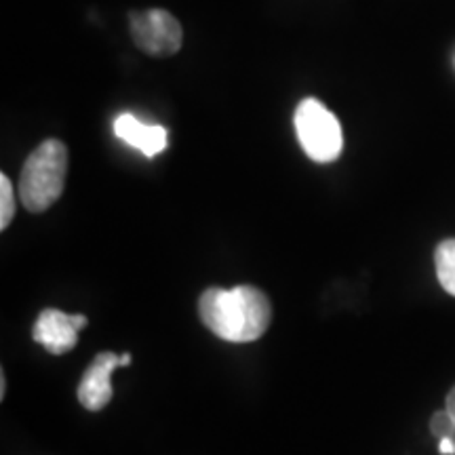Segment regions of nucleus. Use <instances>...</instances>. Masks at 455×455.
<instances>
[{
	"label": "nucleus",
	"instance_id": "f257e3e1",
	"mask_svg": "<svg viewBox=\"0 0 455 455\" xmlns=\"http://www.w3.org/2000/svg\"><path fill=\"white\" fill-rule=\"evenodd\" d=\"M203 325L232 344H247L266 333L272 318L268 295L258 287L207 289L198 299Z\"/></svg>",
	"mask_w": 455,
	"mask_h": 455
},
{
	"label": "nucleus",
	"instance_id": "39448f33",
	"mask_svg": "<svg viewBox=\"0 0 455 455\" xmlns=\"http://www.w3.org/2000/svg\"><path fill=\"white\" fill-rule=\"evenodd\" d=\"M89 325L84 315H66V312L47 308L34 323L32 338L51 355H66L78 344V331Z\"/></svg>",
	"mask_w": 455,
	"mask_h": 455
},
{
	"label": "nucleus",
	"instance_id": "9b49d317",
	"mask_svg": "<svg viewBox=\"0 0 455 455\" xmlns=\"http://www.w3.org/2000/svg\"><path fill=\"white\" fill-rule=\"evenodd\" d=\"M439 453L441 455H455V439H441Z\"/></svg>",
	"mask_w": 455,
	"mask_h": 455
},
{
	"label": "nucleus",
	"instance_id": "423d86ee",
	"mask_svg": "<svg viewBox=\"0 0 455 455\" xmlns=\"http://www.w3.org/2000/svg\"><path fill=\"white\" fill-rule=\"evenodd\" d=\"M116 367H121V356L114 352H101L93 358L76 390L84 409L101 411L112 401V373Z\"/></svg>",
	"mask_w": 455,
	"mask_h": 455
},
{
	"label": "nucleus",
	"instance_id": "9d476101",
	"mask_svg": "<svg viewBox=\"0 0 455 455\" xmlns=\"http://www.w3.org/2000/svg\"><path fill=\"white\" fill-rule=\"evenodd\" d=\"M430 432L436 436V439H455V422L449 415V411H439L432 415L430 419Z\"/></svg>",
	"mask_w": 455,
	"mask_h": 455
},
{
	"label": "nucleus",
	"instance_id": "ddd939ff",
	"mask_svg": "<svg viewBox=\"0 0 455 455\" xmlns=\"http://www.w3.org/2000/svg\"><path fill=\"white\" fill-rule=\"evenodd\" d=\"M4 392H7V379H4L3 373V378H0V398H4Z\"/></svg>",
	"mask_w": 455,
	"mask_h": 455
},
{
	"label": "nucleus",
	"instance_id": "6e6552de",
	"mask_svg": "<svg viewBox=\"0 0 455 455\" xmlns=\"http://www.w3.org/2000/svg\"><path fill=\"white\" fill-rule=\"evenodd\" d=\"M435 266L441 287L455 298V238H445L436 247Z\"/></svg>",
	"mask_w": 455,
	"mask_h": 455
},
{
	"label": "nucleus",
	"instance_id": "f8f14e48",
	"mask_svg": "<svg viewBox=\"0 0 455 455\" xmlns=\"http://www.w3.org/2000/svg\"><path fill=\"white\" fill-rule=\"evenodd\" d=\"M445 409H447L449 415H451V418H453V422H455V386H453V388H451V392H449V395H447Z\"/></svg>",
	"mask_w": 455,
	"mask_h": 455
},
{
	"label": "nucleus",
	"instance_id": "20e7f679",
	"mask_svg": "<svg viewBox=\"0 0 455 455\" xmlns=\"http://www.w3.org/2000/svg\"><path fill=\"white\" fill-rule=\"evenodd\" d=\"M131 36L144 53L152 57H169L181 49L184 30L178 17L164 9H150L131 13Z\"/></svg>",
	"mask_w": 455,
	"mask_h": 455
},
{
	"label": "nucleus",
	"instance_id": "0eeeda50",
	"mask_svg": "<svg viewBox=\"0 0 455 455\" xmlns=\"http://www.w3.org/2000/svg\"><path fill=\"white\" fill-rule=\"evenodd\" d=\"M114 133L118 140L140 150L148 158L161 155L167 148V129L161 124H144L133 114H121L114 121Z\"/></svg>",
	"mask_w": 455,
	"mask_h": 455
},
{
	"label": "nucleus",
	"instance_id": "f03ea898",
	"mask_svg": "<svg viewBox=\"0 0 455 455\" xmlns=\"http://www.w3.org/2000/svg\"><path fill=\"white\" fill-rule=\"evenodd\" d=\"M68 173V148L60 140L43 141L28 156L20 178V198L32 213H43L61 196Z\"/></svg>",
	"mask_w": 455,
	"mask_h": 455
},
{
	"label": "nucleus",
	"instance_id": "1a4fd4ad",
	"mask_svg": "<svg viewBox=\"0 0 455 455\" xmlns=\"http://www.w3.org/2000/svg\"><path fill=\"white\" fill-rule=\"evenodd\" d=\"M15 215L13 186L7 175H0V230H7Z\"/></svg>",
	"mask_w": 455,
	"mask_h": 455
},
{
	"label": "nucleus",
	"instance_id": "7ed1b4c3",
	"mask_svg": "<svg viewBox=\"0 0 455 455\" xmlns=\"http://www.w3.org/2000/svg\"><path fill=\"white\" fill-rule=\"evenodd\" d=\"M295 133L306 156L315 163L338 161L344 148V135L338 116L315 98L304 100L293 116Z\"/></svg>",
	"mask_w": 455,
	"mask_h": 455
},
{
	"label": "nucleus",
	"instance_id": "4468645a",
	"mask_svg": "<svg viewBox=\"0 0 455 455\" xmlns=\"http://www.w3.org/2000/svg\"><path fill=\"white\" fill-rule=\"evenodd\" d=\"M131 365V355H123L121 356V367H127Z\"/></svg>",
	"mask_w": 455,
	"mask_h": 455
}]
</instances>
